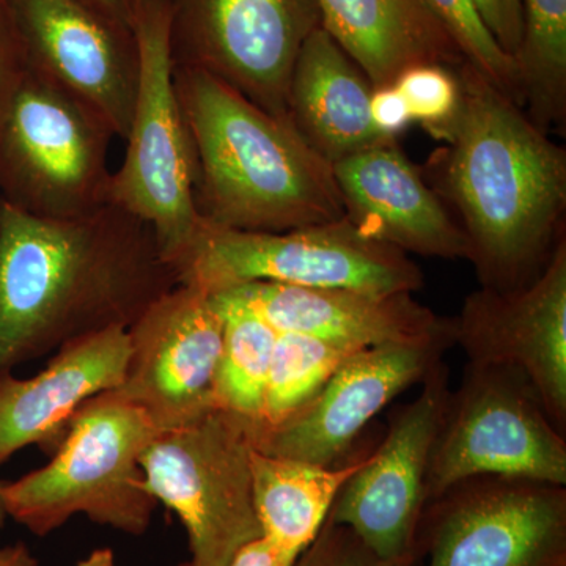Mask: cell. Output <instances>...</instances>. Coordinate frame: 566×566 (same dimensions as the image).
Wrapping results in <instances>:
<instances>
[{"mask_svg": "<svg viewBox=\"0 0 566 566\" xmlns=\"http://www.w3.org/2000/svg\"><path fill=\"white\" fill-rule=\"evenodd\" d=\"M177 285L151 227L118 205L48 219L0 200V371L129 329Z\"/></svg>", "mask_w": 566, "mask_h": 566, "instance_id": "1", "label": "cell"}, {"mask_svg": "<svg viewBox=\"0 0 566 566\" xmlns=\"http://www.w3.org/2000/svg\"><path fill=\"white\" fill-rule=\"evenodd\" d=\"M457 73L463 109L441 158V193L483 289L510 292L545 270L565 234L566 151L469 63Z\"/></svg>", "mask_w": 566, "mask_h": 566, "instance_id": "2", "label": "cell"}, {"mask_svg": "<svg viewBox=\"0 0 566 566\" xmlns=\"http://www.w3.org/2000/svg\"><path fill=\"white\" fill-rule=\"evenodd\" d=\"M174 77L203 221L243 232H286L346 218L333 164L292 123L207 71L175 66Z\"/></svg>", "mask_w": 566, "mask_h": 566, "instance_id": "3", "label": "cell"}, {"mask_svg": "<svg viewBox=\"0 0 566 566\" xmlns=\"http://www.w3.org/2000/svg\"><path fill=\"white\" fill-rule=\"evenodd\" d=\"M158 434L150 417L115 390L96 395L77 409L50 463L3 483L7 515L36 536L74 515L144 535L158 502L140 460Z\"/></svg>", "mask_w": 566, "mask_h": 566, "instance_id": "4", "label": "cell"}, {"mask_svg": "<svg viewBox=\"0 0 566 566\" xmlns=\"http://www.w3.org/2000/svg\"><path fill=\"white\" fill-rule=\"evenodd\" d=\"M178 283L208 294L251 282L368 293H415L423 274L409 255L348 219L286 232H243L203 221L174 263Z\"/></svg>", "mask_w": 566, "mask_h": 566, "instance_id": "5", "label": "cell"}, {"mask_svg": "<svg viewBox=\"0 0 566 566\" xmlns=\"http://www.w3.org/2000/svg\"><path fill=\"white\" fill-rule=\"evenodd\" d=\"M114 137L87 104L28 66L0 120V200L48 219L111 203Z\"/></svg>", "mask_w": 566, "mask_h": 566, "instance_id": "6", "label": "cell"}, {"mask_svg": "<svg viewBox=\"0 0 566 566\" xmlns=\"http://www.w3.org/2000/svg\"><path fill=\"white\" fill-rule=\"evenodd\" d=\"M170 24L172 0L137 2L139 82L111 202L151 227L174 266L202 218L193 200L191 144L175 87Z\"/></svg>", "mask_w": 566, "mask_h": 566, "instance_id": "7", "label": "cell"}, {"mask_svg": "<svg viewBox=\"0 0 566 566\" xmlns=\"http://www.w3.org/2000/svg\"><path fill=\"white\" fill-rule=\"evenodd\" d=\"M256 422L216 408L161 431L142 455L145 486L188 532L182 566H229L262 538L253 506L251 457Z\"/></svg>", "mask_w": 566, "mask_h": 566, "instance_id": "8", "label": "cell"}, {"mask_svg": "<svg viewBox=\"0 0 566 566\" xmlns=\"http://www.w3.org/2000/svg\"><path fill=\"white\" fill-rule=\"evenodd\" d=\"M474 476L565 486L566 442L523 376L468 363L436 436L424 488L427 505Z\"/></svg>", "mask_w": 566, "mask_h": 566, "instance_id": "9", "label": "cell"}, {"mask_svg": "<svg viewBox=\"0 0 566 566\" xmlns=\"http://www.w3.org/2000/svg\"><path fill=\"white\" fill-rule=\"evenodd\" d=\"M319 28L318 0H172L174 65L207 71L289 122L294 65Z\"/></svg>", "mask_w": 566, "mask_h": 566, "instance_id": "10", "label": "cell"}, {"mask_svg": "<svg viewBox=\"0 0 566 566\" xmlns=\"http://www.w3.org/2000/svg\"><path fill=\"white\" fill-rule=\"evenodd\" d=\"M427 566H566L565 486L474 476L427 505Z\"/></svg>", "mask_w": 566, "mask_h": 566, "instance_id": "11", "label": "cell"}, {"mask_svg": "<svg viewBox=\"0 0 566 566\" xmlns=\"http://www.w3.org/2000/svg\"><path fill=\"white\" fill-rule=\"evenodd\" d=\"M449 397V370L439 363L423 379L422 392L395 412L386 438L345 483L327 515L382 560L415 564L428 465Z\"/></svg>", "mask_w": 566, "mask_h": 566, "instance_id": "12", "label": "cell"}, {"mask_svg": "<svg viewBox=\"0 0 566 566\" xmlns=\"http://www.w3.org/2000/svg\"><path fill=\"white\" fill-rule=\"evenodd\" d=\"M29 69L125 140L139 82L136 33L82 0H3Z\"/></svg>", "mask_w": 566, "mask_h": 566, "instance_id": "13", "label": "cell"}, {"mask_svg": "<svg viewBox=\"0 0 566 566\" xmlns=\"http://www.w3.org/2000/svg\"><path fill=\"white\" fill-rule=\"evenodd\" d=\"M128 335L125 376L114 390L150 417L159 433L216 408L223 322L210 294L178 283L132 324Z\"/></svg>", "mask_w": 566, "mask_h": 566, "instance_id": "14", "label": "cell"}, {"mask_svg": "<svg viewBox=\"0 0 566 566\" xmlns=\"http://www.w3.org/2000/svg\"><path fill=\"white\" fill-rule=\"evenodd\" d=\"M469 364L523 376L562 433L566 428V240L534 281L510 292L480 289L452 318Z\"/></svg>", "mask_w": 566, "mask_h": 566, "instance_id": "15", "label": "cell"}, {"mask_svg": "<svg viewBox=\"0 0 566 566\" xmlns=\"http://www.w3.org/2000/svg\"><path fill=\"white\" fill-rule=\"evenodd\" d=\"M446 352L439 345L389 344L354 353L293 415L271 427L256 424L255 449L304 463H340L371 419L420 385Z\"/></svg>", "mask_w": 566, "mask_h": 566, "instance_id": "16", "label": "cell"}, {"mask_svg": "<svg viewBox=\"0 0 566 566\" xmlns=\"http://www.w3.org/2000/svg\"><path fill=\"white\" fill-rule=\"evenodd\" d=\"M223 292L248 305L279 334L312 335L354 349L389 344L455 345L452 318L417 303L412 293L307 289L274 282L244 283Z\"/></svg>", "mask_w": 566, "mask_h": 566, "instance_id": "17", "label": "cell"}, {"mask_svg": "<svg viewBox=\"0 0 566 566\" xmlns=\"http://www.w3.org/2000/svg\"><path fill=\"white\" fill-rule=\"evenodd\" d=\"M346 219L367 237L431 259H468V240L439 192L397 140L386 139L333 164Z\"/></svg>", "mask_w": 566, "mask_h": 566, "instance_id": "18", "label": "cell"}, {"mask_svg": "<svg viewBox=\"0 0 566 566\" xmlns=\"http://www.w3.org/2000/svg\"><path fill=\"white\" fill-rule=\"evenodd\" d=\"M129 356L128 329L71 342L31 378L0 371V465L29 446L54 453L85 401L117 389Z\"/></svg>", "mask_w": 566, "mask_h": 566, "instance_id": "19", "label": "cell"}, {"mask_svg": "<svg viewBox=\"0 0 566 566\" xmlns=\"http://www.w3.org/2000/svg\"><path fill=\"white\" fill-rule=\"evenodd\" d=\"M374 85L324 28L305 41L289 88V122L335 164L386 140L370 115Z\"/></svg>", "mask_w": 566, "mask_h": 566, "instance_id": "20", "label": "cell"}, {"mask_svg": "<svg viewBox=\"0 0 566 566\" xmlns=\"http://www.w3.org/2000/svg\"><path fill=\"white\" fill-rule=\"evenodd\" d=\"M323 28L357 63L374 88L392 85L405 70H460L463 54L423 0H318Z\"/></svg>", "mask_w": 566, "mask_h": 566, "instance_id": "21", "label": "cell"}, {"mask_svg": "<svg viewBox=\"0 0 566 566\" xmlns=\"http://www.w3.org/2000/svg\"><path fill=\"white\" fill-rule=\"evenodd\" d=\"M368 453L342 464L318 465L253 449V506L275 566L296 565L322 531L335 497Z\"/></svg>", "mask_w": 566, "mask_h": 566, "instance_id": "22", "label": "cell"}, {"mask_svg": "<svg viewBox=\"0 0 566 566\" xmlns=\"http://www.w3.org/2000/svg\"><path fill=\"white\" fill-rule=\"evenodd\" d=\"M523 109L543 133L566 123V0H523V36L515 54Z\"/></svg>", "mask_w": 566, "mask_h": 566, "instance_id": "23", "label": "cell"}, {"mask_svg": "<svg viewBox=\"0 0 566 566\" xmlns=\"http://www.w3.org/2000/svg\"><path fill=\"white\" fill-rule=\"evenodd\" d=\"M210 296L223 322L222 349L212 389L216 406L260 423L279 333L229 293Z\"/></svg>", "mask_w": 566, "mask_h": 566, "instance_id": "24", "label": "cell"}, {"mask_svg": "<svg viewBox=\"0 0 566 566\" xmlns=\"http://www.w3.org/2000/svg\"><path fill=\"white\" fill-rule=\"evenodd\" d=\"M360 349L312 335L281 333L264 390L259 427L282 422L311 401L342 364Z\"/></svg>", "mask_w": 566, "mask_h": 566, "instance_id": "25", "label": "cell"}, {"mask_svg": "<svg viewBox=\"0 0 566 566\" xmlns=\"http://www.w3.org/2000/svg\"><path fill=\"white\" fill-rule=\"evenodd\" d=\"M423 3L449 33L464 61L506 98L523 107L516 63L488 31L472 0H423Z\"/></svg>", "mask_w": 566, "mask_h": 566, "instance_id": "26", "label": "cell"}, {"mask_svg": "<svg viewBox=\"0 0 566 566\" xmlns=\"http://www.w3.org/2000/svg\"><path fill=\"white\" fill-rule=\"evenodd\" d=\"M457 71L441 65H416L394 82L408 103L412 122L420 123L438 140L452 137L463 109Z\"/></svg>", "mask_w": 566, "mask_h": 566, "instance_id": "27", "label": "cell"}, {"mask_svg": "<svg viewBox=\"0 0 566 566\" xmlns=\"http://www.w3.org/2000/svg\"><path fill=\"white\" fill-rule=\"evenodd\" d=\"M294 566H412L386 562L371 553L348 527L334 524L329 517L312 545L301 554Z\"/></svg>", "mask_w": 566, "mask_h": 566, "instance_id": "28", "label": "cell"}, {"mask_svg": "<svg viewBox=\"0 0 566 566\" xmlns=\"http://www.w3.org/2000/svg\"><path fill=\"white\" fill-rule=\"evenodd\" d=\"M472 3L499 46L515 57L523 36V0H472Z\"/></svg>", "mask_w": 566, "mask_h": 566, "instance_id": "29", "label": "cell"}, {"mask_svg": "<svg viewBox=\"0 0 566 566\" xmlns=\"http://www.w3.org/2000/svg\"><path fill=\"white\" fill-rule=\"evenodd\" d=\"M25 70L28 63L20 40L14 32L6 3L0 0V120Z\"/></svg>", "mask_w": 566, "mask_h": 566, "instance_id": "30", "label": "cell"}, {"mask_svg": "<svg viewBox=\"0 0 566 566\" xmlns=\"http://www.w3.org/2000/svg\"><path fill=\"white\" fill-rule=\"evenodd\" d=\"M370 115L376 132L385 139L397 140L398 134L403 133L412 123L408 103L394 84L374 88Z\"/></svg>", "mask_w": 566, "mask_h": 566, "instance_id": "31", "label": "cell"}, {"mask_svg": "<svg viewBox=\"0 0 566 566\" xmlns=\"http://www.w3.org/2000/svg\"><path fill=\"white\" fill-rule=\"evenodd\" d=\"M82 2L134 31V20H136L139 0H82Z\"/></svg>", "mask_w": 566, "mask_h": 566, "instance_id": "32", "label": "cell"}, {"mask_svg": "<svg viewBox=\"0 0 566 566\" xmlns=\"http://www.w3.org/2000/svg\"><path fill=\"white\" fill-rule=\"evenodd\" d=\"M229 566H275L274 554L263 538L244 546Z\"/></svg>", "mask_w": 566, "mask_h": 566, "instance_id": "33", "label": "cell"}, {"mask_svg": "<svg viewBox=\"0 0 566 566\" xmlns=\"http://www.w3.org/2000/svg\"><path fill=\"white\" fill-rule=\"evenodd\" d=\"M0 566H39L31 551L22 543L0 547Z\"/></svg>", "mask_w": 566, "mask_h": 566, "instance_id": "34", "label": "cell"}, {"mask_svg": "<svg viewBox=\"0 0 566 566\" xmlns=\"http://www.w3.org/2000/svg\"><path fill=\"white\" fill-rule=\"evenodd\" d=\"M77 566H117V564H115L114 553L107 547H102L82 558Z\"/></svg>", "mask_w": 566, "mask_h": 566, "instance_id": "35", "label": "cell"}, {"mask_svg": "<svg viewBox=\"0 0 566 566\" xmlns=\"http://www.w3.org/2000/svg\"><path fill=\"white\" fill-rule=\"evenodd\" d=\"M7 520H9V515H7L6 505H3V482H0V527H3Z\"/></svg>", "mask_w": 566, "mask_h": 566, "instance_id": "36", "label": "cell"}]
</instances>
